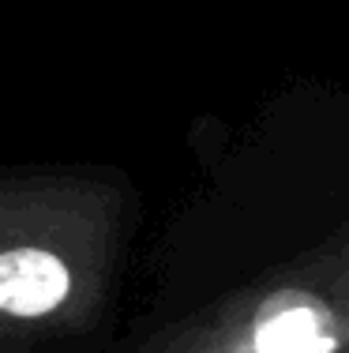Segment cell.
Masks as SVG:
<instances>
[{
    "label": "cell",
    "instance_id": "obj_1",
    "mask_svg": "<svg viewBox=\"0 0 349 353\" xmlns=\"http://www.w3.org/2000/svg\"><path fill=\"white\" fill-rule=\"evenodd\" d=\"M128 188L102 170L0 176V342L90 327L109 301Z\"/></svg>",
    "mask_w": 349,
    "mask_h": 353
},
{
    "label": "cell",
    "instance_id": "obj_2",
    "mask_svg": "<svg viewBox=\"0 0 349 353\" xmlns=\"http://www.w3.org/2000/svg\"><path fill=\"white\" fill-rule=\"evenodd\" d=\"M349 252L330 245L162 327L143 353H346Z\"/></svg>",
    "mask_w": 349,
    "mask_h": 353
}]
</instances>
